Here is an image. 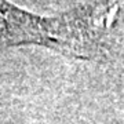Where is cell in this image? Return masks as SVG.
Segmentation results:
<instances>
[{
  "label": "cell",
  "mask_w": 124,
  "mask_h": 124,
  "mask_svg": "<svg viewBox=\"0 0 124 124\" xmlns=\"http://www.w3.org/2000/svg\"><path fill=\"white\" fill-rule=\"evenodd\" d=\"M117 4H88L59 18H41L0 1V47L39 43L85 55L102 44Z\"/></svg>",
  "instance_id": "obj_1"
}]
</instances>
